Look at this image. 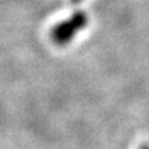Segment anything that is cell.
Here are the masks:
<instances>
[{
	"mask_svg": "<svg viewBox=\"0 0 149 149\" xmlns=\"http://www.w3.org/2000/svg\"><path fill=\"white\" fill-rule=\"evenodd\" d=\"M87 22H88V18L86 15V13L83 11L74 13L70 18L59 22L58 25H55L51 29L50 35L53 42H55L57 44H66L76 36V33L87 25Z\"/></svg>",
	"mask_w": 149,
	"mask_h": 149,
	"instance_id": "6da1fadb",
	"label": "cell"
},
{
	"mask_svg": "<svg viewBox=\"0 0 149 149\" xmlns=\"http://www.w3.org/2000/svg\"><path fill=\"white\" fill-rule=\"evenodd\" d=\"M73 3H79V1H81V0H72Z\"/></svg>",
	"mask_w": 149,
	"mask_h": 149,
	"instance_id": "7a4b0ae2",
	"label": "cell"
},
{
	"mask_svg": "<svg viewBox=\"0 0 149 149\" xmlns=\"http://www.w3.org/2000/svg\"><path fill=\"white\" fill-rule=\"evenodd\" d=\"M141 149H149V146H142Z\"/></svg>",
	"mask_w": 149,
	"mask_h": 149,
	"instance_id": "3957f363",
	"label": "cell"
}]
</instances>
